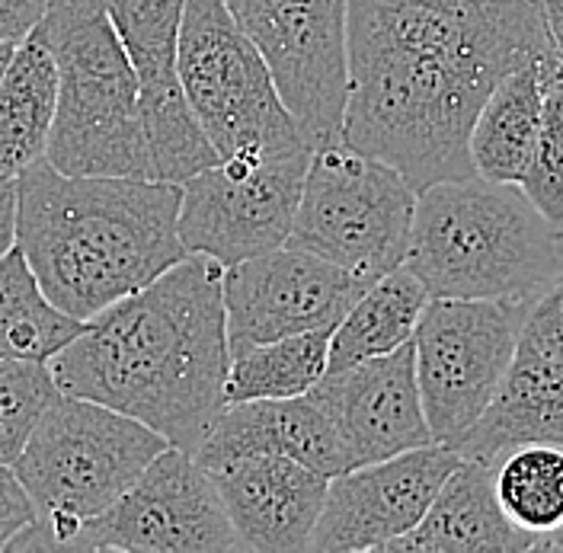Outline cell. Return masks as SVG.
<instances>
[{
	"mask_svg": "<svg viewBox=\"0 0 563 553\" xmlns=\"http://www.w3.org/2000/svg\"><path fill=\"white\" fill-rule=\"evenodd\" d=\"M551 52L544 0H350L340 139L400 170L417 196L471 176L484 100Z\"/></svg>",
	"mask_w": 563,
	"mask_h": 553,
	"instance_id": "cell-1",
	"label": "cell"
},
{
	"mask_svg": "<svg viewBox=\"0 0 563 553\" xmlns=\"http://www.w3.org/2000/svg\"><path fill=\"white\" fill-rule=\"evenodd\" d=\"M221 278V263L189 253L109 305L48 362L58 390L132 416L176 449H199L231 372Z\"/></svg>",
	"mask_w": 563,
	"mask_h": 553,
	"instance_id": "cell-2",
	"label": "cell"
},
{
	"mask_svg": "<svg viewBox=\"0 0 563 553\" xmlns=\"http://www.w3.org/2000/svg\"><path fill=\"white\" fill-rule=\"evenodd\" d=\"M45 298L93 320L189 256L179 186L135 176H70L45 157L16 176V234Z\"/></svg>",
	"mask_w": 563,
	"mask_h": 553,
	"instance_id": "cell-3",
	"label": "cell"
},
{
	"mask_svg": "<svg viewBox=\"0 0 563 553\" xmlns=\"http://www.w3.org/2000/svg\"><path fill=\"white\" fill-rule=\"evenodd\" d=\"M404 266L429 298L534 301L563 278V228L519 183L442 179L417 196Z\"/></svg>",
	"mask_w": 563,
	"mask_h": 553,
	"instance_id": "cell-4",
	"label": "cell"
},
{
	"mask_svg": "<svg viewBox=\"0 0 563 553\" xmlns=\"http://www.w3.org/2000/svg\"><path fill=\"white\" fill-rule=\"evenodd\" d=\"M38 35L58 62L45 161L70 176H151L139 77L103 0H48Z\"/></svg>",
	"mask_w": 563,
	"mask_h": 553,
	"instance_id": "cell-5",
	"label": "cell"
},
{
	"mask_svg": "<svg viewBox=\"0 0 563 553\" xmlns=\"http://www.w3.org/2000/svg\"><path fill=\"white\" fill-rule=\"evenodd\" d=\"M170 442L97 400L58 394L10 464L35 502V521L10 551H68L84 521L115 506Z\"/></svg>",
	"mask_w": 563,
	"mask_h": 553,
	"instance_id": "cell-6",
	"label": "cell"
},
{
	"mask_svg": "<svg viewBox=\"0 0 563 553\" xmlns=\"http://www.w3.org/2000/svg\"><path fill=\"white\" fill-rule=\"evenodd\" d=\"M176 68L189 109L221 161L314 147L282 103L266 58L224 0H186Z\"/></svg>",
	"mask_w": 563,
	"mask_h": 553,
	"instance_id": "cell-7",
	"label": "cell"
},
{
	"mask_svg": "<svg viewBox=\"0 0 563 553\" xmlns=\"http://www.w3.org/2000/svg\"><path fill=\"white\" fill-rule=\"evenodd\" d=\"M413 211L417 189L400 170L355 151L343 139L327 141L311 154L285 243L375 281L404 266Z\"/></svg>",
	"mask_w": 563,
	"mask_h": 553,
	"instance_id": "cell-8",
	"label": "cell"
},
{
	"mask_svg": "<svg viewBox=\"0 0 563 553\" xmlns=\"http://www.w3.org/2000/svg\"><path fill=\"white\" fill-rule=\"evenodd\" d=\"M531 301L429 298L420 313L417 380L432 439L455 449L509 372Z\"/></svg>",
	"mask_w": 563,
	"mask_h": 553,
	"instance_id": "cell-9",
	"label": "cell"
},
{
	"mask_svg": "<svg viewBox=\"0 0 563 553\" xmlns=\"http://www.w3.org/2000/svg\"><path fill=\"white\" fill-rule=\"evenodd\" d=\"M314 147L224 157L179 183V237L224 269L291 234Z\"/></svg>",
	"mask_w": 563,
	"mask_h": 553,
	"instance_id": "cell-10",
	"label": "cell"
},
{
	"mask_svg": "<svg viewBox=\"0 0 563 553\" xmlns=\"http://www.w3.org/2000/svg\"><path fill=\"white\" fill-rule=\"evenodd\" d=\"M68 551L234 553L246 548L209 471L192 451L170 445L115 506L77 528Z\"/></svg>",
	"mask_w": 563,
	"mask_h": 553,
	"instance_id": "cell-11",
	"label": "cell"
},
{
	"mask_svg": "<svg viewBox=\"0 0 563 553\" xmlns=\"http://www.w3.org/2000/svg\"><path fill=\"white\" fill-rule=\"evenodd\" d=\"M279 87L282 103L320 147L340 141L350 93L346 3L350 0H224Z\"/></svg>",
	"mask_w": 563,
	"mask_h": 553,
	"instance_id": "cell-12",
	"label": "cell"
},
{
	"mask_svg": "<svg viewBox=\"0 0 563 553\" xmlns=\"http://www.w3.org/2000/svg\"><path fill=\"white\" fill-rule=\"evenodd\" d=\"M372 281L282 243L224 269V320L231 358L282 336L336 330Z\"/></svg>",
	"mask_w": 563,
	"mask_h": 553,
	"instance_id": "cell-13",
	"label": "cell"
},
{
	"mask_svg": "<svg viewBox=\"0 0 563 553\" xmlns=\"http://www.w3.org/2000/svg\"><path fill=\"white\" fill-rule=\"evenodd\" d=\"M139 77L141 119L151 147V176L161 183H186L221 154L196 122L179 84V26L186 0H103Z\"/></svg>",
	"mask_w": 563,
	"mask_h": 553,
	"instance_id": "cell-14",
	"label": "cell"
},
{
	"mask_svg": "<svg viewBox=\"0 0 563 553\" xmlns=\"http://www.w3.org/2000/svg\"><path fill=\"white\" fill-rule=\"evenodd\" d=\"M457 461L455 449L432 442L330 477L308 551L385 553L390 541L420 524Z\"/></svg>",
	"mask_w": 563,
	"mask_h": 553,
	"instance_id": "cell-15",
	"label": "cell"
},
{
	"mask_svg": "<svg viewBox=\"0 0 563 553\" xmlns=\"http://www.w3.org/2000/svg\"><path fill=\"white\" fill-rule=\"evenodd\" d=\"M311 400L340 432L350 471L435 442L422 410L413 340L387 355L327 372L311 387Z\"/></svg>",
	"mask_w": 563,
	"mask_h": 553,
	"instance_id": "cell-16",
	"label": "cell"
},
{
	"mask_svg": "<svg viewBox=\"0 0 563 553\" xmlns=\"http://www.w3.org/2000/svg\"><path fill=\"white\" fill-rule=\"evenodd\" d=\"M206 471L246 551H308L330 477L285 454H244Z\"/></svg>",
	"mask_w": 563,
	"mask_h": 553,
	"instance_id": "cell-17",
	"label": "cell"
},
{
	"mask_svg": "<svg viewBox=\"0 0 563 553\" xmlns=\"http://www.w3.org/2000/svg\"><path fill=\"white\" fill-rule=\"evenodd\" d=\"M192 454L202 467L244 454H285L323 477H340L350 471L343 439L311 394L224 403Z\"/></svg>",
	"mask_w": 563,
	"mask_h": 553,
	"instance_id": "cell-18",
	"label": "cell"
},
{
	"mask_svg": "<svg viewBox=\"0 0 563 553\" xmlns=\"http://www.w3.org/2000/svg\"><path fill=\"white\" fill-rule=\"evenodd\" d=\"M528 551H538V538L509 521L496 496L493 467L477 457H461L420 524L385 548V553Z\"/></svg>",
	"mask_w": 563,
	"mask_h": 553,
	"instance_id": "cell-19",
	"label": "cell"
},
{
	"mask_svg": "<svg viewBox=\"0 0 563 553\" xmlns=\"http://www.w3.org/2000/svg\"><path fill=\"white\" fill-rule=\"evenodd\" d=\"M522 445L563 449V358L519 343L490 407L457 445L461 457H477L496 467L503 454Z\"/></svg>",
	"mask_w": 563,
	"mask_h": 553,
	"instance_id": "cell-20",
	"label": "cell"
},
{
	"mask_svg": "<svg viewBox=\"0 0 563 553\" xmlns=\"http://www.w3.org/2000/svg\"><path fill=\"white\" fill-rule=\"evenodd\" d=\"M58 106V62L45 38L23 35L0 77V176H20L52 139Z\"/></svg>",
	"mask_w": 563,
	"mask_h": 553,
	"instance_id": "cell-21",
	"label": "cell"
},
{
	"mask_svg": "<svg viewBox=\"0 0 563 553\" xmlns=\"http://www.w3.org/2000/svg\"><path fill=\"white\" fill-rule=\"evenodd\" d=\"M544 58L509 70L481 106L467 139L477 176L496 183H522L541 129Z\"/></svg>",
	"mask_w": 563,
	"mask_h": 553,
	"instance_id": "cell-22",
	"label": "cell"
},
{
	"mask_svg": "<svg viewBox=\"0 0 563 553\" xmlns=\"http://www.w3.org/2000/svg\"><path fill=\"white\" fill-rule=\"evenodd\" d=\"M429 301V291L407 266H397L375 278L346 317L336 323L330 336V365L327 372H340L365 358L387 355L413 340L420 313Z\"/></svg>",
	"mask_w": 563,
	"mask_h": 553,
	"instance_id": "cell-23",
	"label": "cell"
},
{
	"mask_svg": "<svg viewBox=\"0 0 563 553\" xmlns=\"http://www.w3.org/2000/svg\"><path fill=\"white\" fill-rule=\"evenodd\" d=\"M84 330L87 320L70 317L45 298L16 243L0 253V362L48 365Z\"/></svg>",
	"mask_w": 563,
	"mask_h": 553,
	"instance_id": "cell-24",
	"label": "cell"
},
{
	"mask_svg": "<svg viewBox=\"0 0 563 553\" xmlns=\"http://www.w3.org/2000/svg\"><path fill=\"white\" fill-rule=\"evenodd\" d=\"M503 512L538 538V551H563V449L522 445L493 467Z\"/></svg>",
	"mask_w": 563,
	"mask_h": 553,
	"instance_id": "cell-25",
	"label": "cell"
},
{
	"mask_svg": "<svg viewBox=\"0 0 563 553\" xmlns=\"http://www.w3.org/2000/svg\"><path fill=\"white\" fill-rule=\"evenodd\" d=\"M330 336L333 330H311L260 343L234 355L224 384V403L311 394V387L327 375L330 365Z\"/></svg>",
	"mask_w": 563,
	"mask_h": 553,
	"instance_id": "cell-26",
	"label": "cell"
},
{
	"mask_svg": "<svg viewBox=\"0 0 563 553\" xmlns=\"http://www.w3.org/2000/svg\"><path fill=\"white\" fill-rule=\"evenodd\" d=\"M534 208L563 228V58L551 52L544 58V109L534 154L519 183Z\"/></svg>",
	"mask_w": 563,
	"mask_h": 553,
	"instance_id": "cell-27",
	"label": "cell"
},
{
	"mask_svg": "<svg viewBox=\"0 0 563 553\" xmlns=\"http://www.w3.org/2000/svg\"><path fill=\"white\" fill-rule=\"evenodd\" d=\"M45 362H0V464H13L26 449L35 422L58 397Z\"/></svg>",
	"mask_w": 563,
	"mask_h": 553,
	"instance_id": "cell-28",
	"label": "cell"
},
{
	"mask_svg": "<svg viewBox=\"0 0 563 553\" xmlns=\"http://www.w3.org/2000/svg\"><path fill=\"white\" fill-rule=\"evenodd\" d=\"M519 343L538 349L544 355L563 358V278H558L528 305Z\"/></svg>",
	"mask_w": 563,
	"mask_h": 553,
	"instance_id": "cell-29",
	"label": "cell"
},
{
	"mask_svg": "<svg viewBox=\"0 0 563 553\" xmlns=\"http://www.w3.org/2000/svg\"><path fill=\"white\" fill-rule=\"evenodd\" d=\"M35 521L38 512L26 486L20 484L10 464H0V551H10V544L23 531H30Z\"/></svg>",
	"mask_w": 563,
	"mask_h": 553,
	"instance_id": "cell-30",
	"label": "cell"
},
{
	"mask_svg": "<svg viewBox=\"0 0 563 553\" xmlns=\"http://www.w3.org/2000/svg\"><path fill=\"white\" fill-rule=\"evenodd\" d=\"M48 0H0V42H20L33 33Z\"/></svg>",
	"mask_w": 563,
	"mask_h": 553,
	"instance_id": "cell-31",
	"label": "cell"
},
{
	"mask_svg": "<svg viewBox=\"0 0 563 553\" xmlns=\"http://www.w3.org/2000/svg\"><path fill=\"white\" fill-rule=\"evenodd\" d=\"M16 234V176H0V253L13 246Z\"/></svg>",
	"mask_w": 563,
	"mask_h": 553,
	"instance_id": "cell-32",
	"label": "cell"
},
{
	"mask_svg": "<svg viewBox=\"0 0 563 553\" xmlns=\"http://www.w3.org/2000/svg\"><path fill=\"white\" fill-rule=\"evenodd\" d=\"M544 16H548V30L554 38V48L563 58V0H544Z\"/></svg>",
	"mask_w": 563,
	"mask_h": 553,
	"instance_id": "cell-33",
	"label": "cell"
},
{
	"mask_svg": "<svg viewBox=\"0 0 563 553\" xmlns=\"http://www.w3.org/2000/svg\"><path fill=\"white\" fill-rule=\"evenodd\" d=\"M13 48H16V42H0V77H3V70H7L10 58H13Z\"/></svg>",
	"mask_w": 563,
	"mask_h": 553,
	"instance_id": "cell-34",
	"label": "cell"
}]
</instances>
